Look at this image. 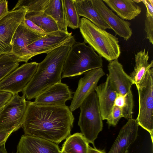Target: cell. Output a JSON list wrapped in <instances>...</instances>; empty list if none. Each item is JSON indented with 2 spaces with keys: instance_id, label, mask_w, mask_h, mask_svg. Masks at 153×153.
<instances>
[{
  "instance_id": "5",
  "label": "cell",
  "mask_w": 153,
  "mask_h": 153,
  "mask_svg": "<svg viewBox=\"0 0 153 153\" xmlns=\"http://www.w3.org/2000/svg\"><path fill=\"white\" fill-rule=\"evenodd\" d=\"M80 114L78 122L83 136L95 148L94 141L103 127L102 119L98 99L95 91L88 96L79 107Z\"/></svg>"
},
{
  "instance_id": "19",
  "label": "cell",
  "mask_w": 153,
  "mask_h": 153,
  "mask_svg": "<svg viewBox=\"0 0 153 153\" xmlns=\"http://www.w3.org/2000/svg\"><path fill=\"white\" fill-rule=\"evenodd\" d=\"M111 10L123 20L134 19L141 12V8L133 0H103Z\"/></svg>"
},
{
  "instance_id": "22",
  "label": "cell",
  "mask_w": 153,
  "mask_h": 153,
  "mask_svg": "<svg viewBox=\"0 0 153 153\" xmlns=\"http://www.w3.org/2000/svg\"><path fill=\"white\" fill-rule=\"evenodd\" d=\"M149 51H146L145 48L135 54V65L134 70L130 76L133 80L136 87L139 84L147 71L153 68V61L149 63Z\"/></svg>"
},
{
  "instance_id": "30",
  "label": "cell",
  "mask_w": 153,
  "mask_h": 153,
  "mask_svg": "<svg viewBox=\"0 0 153 153\" xmlns=\"http://www.w3.org/2000/svg\"><path fill=\"white\" fill-rule=\"evenodd\" d=\"M144 30L146 33L147 39L153 44V16H146L145 20Z\"/></svg>"
},
{
  "instance_id": "23",
  "label": "cell",
  "mask_w": 153,
  "mask_h": 153,
  "mask_svg": "<svg viewBox=\"0 0 153 153\" xmlns=\"http://www.w3.org/2000/svg\"><path fill=\"white\" fill-rule=\"evenodd\" d=\"M62 145L61 151L65 153H87L89 143L81 133L70 135Z\"/></svg>"
},
{
  "instance_id": "27",
  "label": "cell",
  "mask_w": 153,
  "mask_h": 153,
  "mask_svg": "<svg viewBox=\"0 0 153 153\" xmlns=\"http://www.w3.org/2000/svg\"><path fill=\"white\" fill-rule=\"evenodd\" d=\"M50 0H19L12 10H14L23 7L27 12H44Z\"/></svg>"
},
{
  "instance_id": "24",
  "label": "cell",
  "mask_w": 153,
  "mask_h": 153,
  "mask_svg": "<svg viewBox=\"0 0 153 153\" xmlns=\"http://www.w3.org/2000/svg\"><path fill=\"white\" fill-rule=\"evenodd\" d=\"M25 18L31 21L47 33L59 30L54 20L44 12H27Z\"/></svg>"
},
{
  "instance_id": "7",
  "label": "cell",
  "mask_w": 153,
  "mask_h": 153,
  "mask_svg": "<svg viewBox=\"0 0 153 153\" xmlns=\"http://www.w3.org/2000/svg\"><path fill=\"white\" fill-rule=\"evenodd\" d=\"M74 40V36L70 33H66L59 30L48 33L27 46L16 56L19 62H27L34 56L47 54Z\"/></svg>"
},
{
  "instance_id": "1",
  "label": "cell",
  "mask_w": 153,
  "mask_h": 153,
  "mask_svg": "<svg viewBox=\"0 0 153 153\" xmlns=\"http://www.w3.org/2000/svg\"><path fill=\"white\" fill-rule=\"evenodd\" d=\"M74 117L68 106L27 102L22 128L25 134L57 144L71 135Z\"/></svg>"
},
{
  "instance_id": "13",
  "label": "cell",
  "mask_w": 153,
  "mask_h": 153,
  "mask_svg": "<svg viewBox=\"0 0 153 153\" xmlns=\"http://www.w3.org/2000/svg\"><path fill=\"white\" fill-rule=\"evenodd\" d=\"M72 98V92L66 84L61 82L48 88L39 94L33 101L41 105H66V102Z\"/></svg>"
},
{
  "instance_id": "41",
  "label": "cell",
  "mask_w": 153,
  "mask_h": 153,
  "mask_svg": "<svg viewBox=\"0 0 153 153\" xmlns=\"http://www.w3.org/2000/svg\"><path fill=\"white\" fill-rule=\"evenodd\" d=\"M2 1L3 0H0V4H1Z\"/></svg>"
},
{
  "instance_id": "40",
  "label": "cell",
  "mask_w": 153,
  "mask_h": 153,
  "mask_svg": "<svg viewBox=\"0 0 153 153\" xmlns=\"http://www.w3.org/2000/svg\"><path fill=\"white\" fill-rule=\"evenodd\" d=\"M3 107L0 109V113L1 112V111L2 109H3Z\"/></svg>"
},
{
  "instance_id": "2",
  "label": "cell",
  "mask_w": 153,
  "mask_h": 153,
  "mask_svg": "<svg viewBox=\"0 0 153 153\" xmlns=\"http://www.w3.org/2000/svg\"><path fill=\"white\" fill-rule=\"evenodd\" d=\"M75 42V40H73L53 50L39 63L36 73L22 92L26 99L30 100L35 98L48 88L61 82L64 62Z\"/></svg>"
},
{
  "instance_id": "39",
  "label": "cell",
  "mask_w": 153,
  "mask_h": 153,
  "mask_svg": "<svg viewBox=\"0 0 153 153\" xmlns=\"http://www.w3.org/2000/svg\"><path fill=\"white\" fill-rule=\"evenodd\" d=\"M134 1L135 2V3H139L141 1H142V0H134Z\"/></svg>"
},
{
  "instance_id": "32",
  "label": "cell",
  "mask_w": 153,
  "mask_h": 153,
  "mask_svg": "<svg viewBox=\"0 0 153 153\" xmlns=\"http://www.w3.org/2000/svg\"><path fill=\"white\" fill-rule=\"evenodd\" d=\"M13 94L6 91H0V109L3 108L10 100Z\"/></svg>"
},
{
  "instance_id": "15",
  "label": "cell",
  "mask_w": 153,
  "mask_h": 153,
  "mask_svg": "<svg viewBox=\"0 0 153 153\" xmlns=\"http://www.w3.org/2000/svg\"><path fill=\"white\" fill-rule=\"evenodd\" d=\"M107 67L109 72L108 76L111 85L117 94L124 96L131 91L134 82L124 71L118 59L109 62Z\"/></svg>"
},
{
  "instance_id": "14",
  "label": "cell",
  "mask_w": 153,
  "mask_h": 153,
  "mask_svg": "<svg viewBox=\"0 0 153 153\" xmlns=\"http://www.w3.org/2000/svg\"><path fill=\"white\" fill-rule=\"evenodd\" d=\"M18 153H60L58 144L38 137L22 136L17 146Z\"/></svg>"
},
{
  "instance_id": "3",
  "label": "cell",
  "mask_w": 153,
  "mask_h": 153,
  "mask_svg": "<svg viewBox=\"0 0 153 153\" xmlns=\"http://www.w3.org/2000/svg\"><path fill=\"white\" fill-rule=\"evenodd\" d=\"M79 28L84 40L95 51L109 62L118 59L121 51L117 38L101 29L87 19H80Z\"/></svg>"
},
{
  "instance_id": "28",
  "label": "cell",
  "mask_w": 153,
  "mask_h": 153,
  "mask_svg": "<svg viewBox=\"0 0 153 153\" xmlns=\"http://www.w3.org/2000/svg\"><path fill=\"white\" fill-rule=\"evenodd\" d=\"M134 105L133 96L131 91L126 94L125 103L122 108L123 117L127 120L132 118Z\"/></svg>"
},
{
  "instance_id": "11",
  "label": "cell",
  "mask_w": 153,
  "mask_h": 153,
  "mask_svg": "<svg viewBox=\"0 0 153 153\" xmlns=\"http://www.w3.org/2000/svg\"><path fill=\"white\" fill-rule=\"evenodd\" d=\"M80 78L77 88L75 92L71 105V111H74L79 107L84 100L95 91L100 79L105 73L102 68L88 71Z\"/></svg>"
},
{
  "instance_id": "26",
  "label": "cell",
  "mask_w": 153,
  "mask_h": 153,
  "mask_svg": "<svg viewBox=\"0 0 153 153\" xmlns=\"http://www.w3.org/2000/svg\"><path fill=\"white\" fill-rule=\"evenodd\" d=\"M68 27L73 29L79 28L80 22L74 0H64Z\"/></svg>"
},
{
  "instance_id": "35",
  "label": "cell",
  "mask_w": 153,
  "mask_h": 153,
  "mask_svg": "<svg viewBox=\"0 0 153 153\" xmlns=\"http://www.w3.org/2000/svg\"><path fill=\"white\" fill-rule=\"evenodd\" d=\"M126 94L124 96L117 94L114 102V105L122 108L125 103Z\"/></svg>"
},
{
  "instance_id": "20",
  "label": "cell",
  "mask_w": 153,
  "mask_h": 153,
  "mask_svg": "<svg viewBox=\"0 0 153 153\" xmlns=\"http://www.w3.org/2000/svg\"><path fill=\"white\" fill-rule=\"evenodd\" d=\"M78 13L104 30L110 29L95 9L92 0H74Z\"/></svg>"
},
{
  "instance_id": "37",
  "label": "cell",
  "mask_w": 153,
  "mask_h": 153,
  "mask_svg": "<svg viewBox=\"0 0 153 153\" xmlns=\"http://www.w3.org/2000/svg\"><path fill=\"white\" fill-rule=\"evenodd\" d=\"M87 153H106L104 150H101L97 149L96 147L93 148L88 146Z\"/></svg>"
},
{
  "instance_id": "8",
  "label": "cell",
  "mask_w": 153,
  "mask_h": 153,
  "mask_svg": "<svg viewBox=\"0 0 153 153\" xmlns=\"http://www.w3.org/2000/svg\"><path fill=\"white\" fill-rule=\"evenodd\" d=\"M27 106L24 95L13 94L0 113V131L14 132L22 127Z\"/></svg>"
},
{
  "instance_id": "12",
  "label": "cell",
  "mask_w": 153,
  "mask_h": 153,
  "mask_svg": "<svg viewBox=\"0 0 153 153\" xmlns=\"http://www.w3.org/2000/svg\"><path fill=\"white\" fill-rule=\"evenodd\" d=\"M94 6L103 20L112 30L116 35L128 40L131 37L132 30L131 23L116 15L102 0H92Z\"/></svg>"
},
{
  "instance_id": "31",
  "label": "cell",
  "mask_w": 153,
  "mask_h": 153,
  "mask_svg": "<svg viewBox=\"0 0 153 153\" xmlns=\"http://www.w3.org/2000/svg\"><path fill=\"white\" fill-rule=\"evenodd\" d=\"M22 22L27 27L35 32L42 35H45L48 33L45 32L31 21L25 18Z\"/></svg>"
},
{
  "instance_id": "34",
  "label": "cell",
  "mask_w": 153,
  "mask_h": 153,
  "mask_svg": "<svg viewBox=\"0 0 153 153\" xmlns=\"http://www.w3.org/2000/svg\"><path fill=\"white\" fill-rule=\"evenodd\" d=\"M146 8V16H153V0H142Z\"/></svg>"
},
{
  "instance_id": "43",
  "label": "cell",
  "mask_w": 153,
  "mask_h": 153,
  "mask_svg": "<svg viewBox=\"0 0 153 153\" xmlns=\"http://www.w3.org/2000/svg\"><path fill=\"white\" fill-rule=\"evenodd\" d=\"M16 153H18V152H16Z\"/></svg>"
},
{
  "instance_id": "29",
  "label": "cell",
  "mask_w": 153,
  "mask_h": 153,
  "mask_svg": "<svg viewBox=\"0 0 153 153\" xmlns=\"http://www.w3.org/2000/svg\"><path fill=\"white\" fill-rule=\"evenodd\" d=\"M122 117H123L122 108L114 105L110 115L106 120L107 123L109 126H115Z\"/></svg>"
},
{
  "instance_id": "9",
  "label": "cell",
  "mask_w": 153,
  "mask_h": 153,
  "mask_svg": "<svg viewBox=\"0 0 153 153\" xmlns=\"http://www.w3.org/2000/svg\"><path fill=\"white\" fill-rule=\"evenodd\" d=\"M39 63L25 62L0 81V91L13 94L22 92L36 73Z\"/></svg>"
},
{
  "instance_id": "4",
  "label": "cell",
  "mask_w": 153,
  "mask_h": 153,
  "mask_svg": "<svg viewBox=\"0 0 153 153\" xmlns=\"http://www.w3.org/2000/svg\"><path fill=\"white\" fill-rule=\"evenodd\" d=\"M103 65L102 57L90 46L76 42L71 47L63 65L62 78L79 76Z\"/></svg>"
},
{
  "instance_id": "6",
  "label": "cell",
  "mask_w": 153,
  "mask_h": 153,
  "mask_svg": "<svg viewBox=\"0 0 153 153\" xmlns=\"http://www.w3.org/2000/svg\"><path fill=\"white\" fill-rule=\"evenodd\" d=\"M139 97V111L136 119L139 126L150 133L153 139V69L146 72L136 86Z\"/></svg>"
},
{
  "instance_id": "33",
  "label": "cell",
  "mask_w": 153,
  "mask_h": 153,
  "mask_svg": "<svg viewBox=\"0 0 153 153\" xmlns=\"http://www.w3.org/2000/svg\"><path fill=\"white\" fill-rule=\"evenodd\" d=\"M9 11L7 1L3 0L0 4V21L7 14Z\"/></svg>"
},
{
  "instance_id": "18",
  "label": "cell",
  "mask_w": 153,
  "mask_h": 153,
  "mask_svg": "<svg viewBox=\"0 0 153 153\" xmlns=\"http://www.w3.org/2000/svg\"><path fill=\"white\" fill-rule=\"evenodd\" d=\"M45 35L35 32L27 27L22 22L17 28L13 36L11 53L16 55L27 46Z\"/></svg>"
},
{
  "instance_id": "36",
  "label": "cell",
  "mask_w": 153,
  "mask_h": 153,
  "mask_svg": "<svg viewBox=\"0 0 153 153\" xmlns=\"http://www.w3.org/2000/svg\"><path fill=\"white\" fill-rule=\"evenodd\" d=\"M13 132L12 131H0V146L5 144L8 138Z\"/></svg>"
},
{
  "instance_id": "17",
  "label": "cell",
  "mask_w": 153,
  "mask_h": 153,
  "mask_svg": "<svg viewBox=\"0 0 153 153\" xmlns=\"http://www.w3.org/2000/svg\"><path fill=\"white\" fill-rule=\"evenodd\" d=\"M95 91L97 97L102 119L106 120L111 114L117 94L108 76L105 82L97 86Z\"/></svg>"
},
{
  "instance_id": "16",
  "label": "cell",
  "mask_w": 153,
  "mask_h": 153,
  "mask_svg": "<svg viewBox=\"0 0 153 153\" xmlns=\"http://www.w3.org/2000/svg\"><path fill=\"white\" fill-rule=\"evenodd\" d=\"M139 126L136 119L128 120L120 130L108 153H127L128 148L137 139Z\"/></svg>"
},
{
  "instance_id": "21",
  "label": "cell",
  "mask_w": 153,
  "mask_h": 153,
  "mask_svg": "<svg viewBox=\"0 0 153 153\" xmlns=\"http://www.w3.org/2000/svg\"><path fill=\"white\" fill-rule=\"evenodd\" d=\"M44 12L54 20L59 30L69 33L64 0H50Z\"/></svg>"
},
{
  "instance_id": "42",
  "label": "cell",
  "mask_w": 153,
  "mask_h": 153,
  "mask_svg": "<svg viewBox=\"0 0 153 153\" xmlns=\"http://www.w3.org/2000/svg\"><path fill=\"white\" fill-rule=\"evenodd\" d=\"M60 153H65V152H61V151Z\"/></svg>"
},
{
  "instance_id": "25",
  "label": "cell",
  "mask_w": 153,
  "mask_h": 153,
  "mask_svg": "<svg viewBox=\"0 0 153 153\" xmlns=\"http://www.w3.org/2000/svg\"><path fill=\"white\" fill-rule=\"evenodd\" d=\"M19 62L12 53L0 56V81L19 67Z\"/></svg>"
},
{
  "instance_id": "10",
  "label": "cell",
  "mask_w": 153,
  "mask_h": 153,
  "mask_svg": "<svg viewBox=\"0 0 153 153\" xmlns=\"http://www.w3.org/2000/svg\"><path fill=\"white\" fill-rule=\"evenodd\" d=\"M27 12L23 7L11 10L0 21V56L11 53L13 36Z\"/></svg>"
},
{
  "instance_id": "38",
  "label": "cell",
  "mask_w": 153,
  "mask_h": 153,
  "mask_svg": "<svg viewBox=\"0 0 153 153\" xmlns=\"http://www.w3.org/2000/svg\"><path fill=\"white\" fill-rule=\"evenodd\" d=\"M0 153H8L5 145L0 146Z\"/></svg>"
}]
</instances>
